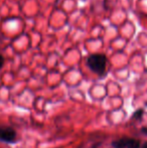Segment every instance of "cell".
Returning a JSON list of instances; mask_svg holds the SVG:
<instances>
[{"instance_id": "6da1fadb", "label": "cell", "mask_w": 147, "mask_h": 148, "mask_svg": "<svg viewBox=\"0 0 147 148\" xmlns=\"http://www.w3.org/2000/svg\"><path fill=\"white\" fill-rule=\"evenodd\" d=\"M87 66L92 72L97 75H103L106 72L107 58L102 53H95L91 55L87 60Z\"/></svg>"}, {"instance_id": "7a4b0ae2", "label": "cell", "mask_w": 147, "mask_h": 148, "mask_svg": "<svg viewBox=\"0 0 147 148\" xmlns=\"http://www.w3.org/2000/svg\"><path fill=\"white\" fill-rule=\"evenodd\" d=\"M16 139H17V134L12 127L5 126V125L0 126V141L12 144L16 142Z\"/></svg>"}, {"instance_id": "3957f363", "label": "cell", "mask_w": 147, "mask_h": 148, "mask_svg": "<svg viewBox=\"0 0 147 148\" xmlns=\"http://www.w3.org/2000/svg\"><path fill=\"white\" fill-rule=\"evenodd\" d=\"M114 148H140V142L134 138H122L112 143Z\"/></svg>"}, {"instance_id": "277c9868", "label": "cell", "mask_w": 147, "mask_h": 148, "mask_svg": "<svg viewBox=\"0 0 147 148\" xmlns=\"http://www.w3.org/2000/svg\"><path fill=\"white\" fill-rule=\"evenodd\" d=\"M141 114H143V110H138L137 112H135L133 115V119H139L141 118Z\"/></svg>"}, {"instance_id": "5b68a950", "label": "cell", "mask_w": 147, "mask_h": 148, "mask_svg": "<svg viewBox=\"0 0 147 148\" xmlns=\"http://www.w3.org/2000/svg\"><path fill=\"white\" fill-rule=\"evenodd\" d=\"M3 66H4V58L0 55V70L3 68Z\"/></svg>"}, {"instance_id": "8992f818", "label": "cell", "mask_w": 147, "mask_h": 148, "mask_svg": "<svg viewBox=\"0 0 147 148\" xmlns=\"http://www.w3.org/2000/svg\"><path fill=\"white\" fill-rule=\"evenodd\" d=\"M141 148H147V142H144L143 145L141 146Z\"/></svg>"}]
</instances>
